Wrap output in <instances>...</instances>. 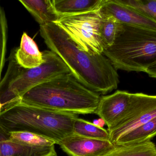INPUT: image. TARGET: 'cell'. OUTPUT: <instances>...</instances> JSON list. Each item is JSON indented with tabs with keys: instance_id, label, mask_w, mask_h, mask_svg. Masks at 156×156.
I'll return each mask as SVG.
<instances>
[{
	"instance_id": "cell-1",
	"label": "cell",
	"mask_w": 156,
	"mask_h": 156,
	"mask_svg": "<svg viewBox=\"0 0 156 156\" xmlns=\"http://www.w3.org/2000/svg\"><path fill=\"white\" fill-rule=\"evenodd\" d=\"M40 33L47 46L62 60L81 84L100 95L117 89V70L103 54L82 49L56 23L40 26Z\"/></svg>"
},
{
	"instance_id": "cell-2",
	"label": "cell",
	"mask_w": 156,
	"mask_h": 156,
	"mask_svg": "<svg viewBox=\"0 0 156 156\" xmlns=\"http://www.w3.org/2000/svg\"><path fill=\"white\" fill-rule=\"evenodd\" d=\"M100 94L81 84L71 73L60 75L26 93L21 101L26 104L71 114H94Z\"/></svg>"
},
{
	"instance_id": "cell-3",
	"label": "cell",
	"mask_w": 156,
	"mask_h": 156,
	"mask_svg": "<svg viewBox=\"0 0 156 156\" xmlns=\"http://www.w3.org/2000/svg\"><path fill=\"white\" fill-rule=\"evenodd\" d=\"M78 115L29 105L21 101L0 113V126L8 132H25L51 139L58 145L74 134Z\"/></svg>"
},
{
	"instance_id": "cell-4",
	"label": "cell",
	"mask_w": 156,
	"mask_h": 156,
	"mask_svg": "<svg viewBox=\"0 0 156 156\" xmlns=\"http://www.w3.org/2000/svg\"><path fill=\"white\" fill-rule=\"evenodd\" d=\"M103 54L116 70L145 72L156 63V30L121 24L114 43Z\"/></svg>"
},
{
	"instance_id": "cell-5",
	"label": "cell",
	"mask_w": 156,
	"mask_h": 156,
	"mask_svg": "<svg viewBox=\"0 0 156 156\" xmlns=\"http://www.w3.org/2000/svg\"><path fill=\"white\" fill-rule=\"evenodd\" d=\"M16 48L8 57V68L0 82V103L2 110L21 101L34 87L60 75L70 73L62 60L51 50L43 51L44 62L38 67L25 69L16 62Z\"/></svg>"
},
{
	"instance_id": "cell-6",
	"label": "cell",
	"mask_w": 156,
	"mask_h": 156,
	"mask_svg": "<svg viewBox=\"0 0 156 156\" xmlns=\"http://www.w3.org/2000/svg\"><path fill=\"white\" fill-rule=\"evenodd\" d=\"M100 9L60 16L56 24L69 34L82 49L87 52L103 54L104 48L100 34L102 15Z\"/></svg>"
},
{
	"instance_id": "cell-7",
	"label": "cell",
	"mask_w": 156,
	"mask_h": 156,
	"mask_svg": "<svg viewBox=\"0 0 156 156\" xmlns=\"http://www.w3.org/2000/svg\"><path fill=\"white\" fill-rule=\"evenodd\" d=\"M156 117V95L133 93V105L126 117L108 131L113 144L121 137Z\"/></svg>"
},
{
	"instance_id": "cell-8",
	"label": "cell",
	"mask_w": 156,
	"mask_h": 156,
	"mask_svg": "<svg viewBox=\"0 0 156 156\" xmlns=\"http://www.w3.org/2000/svg\"><path fill=\"white\" fill-rule=\"evenodd\" d=\"M133 93L117 90L101 97L94 114L104 120L110 131L117 126L128 114L133 105Z\"/></svg>"
},
{
	"instance_id": "cell-9",
	"label": "cell",
	"mask_w": 156,
	"mask_h": 156,
	"mask_svg": "<svg viewBox=\"0 0 156 156\" xmlns=\"http://www.w3.org/2000/svg\"><path fill=\"white\" fill-rule=\"evenodd\" d=\"M69 156H104L115 148L109 140L93 139L74 134L58 144Z\"/></svg>"
},
{
	"instance_id": "cell-10",
	"label": "cell",
	"mask_w": 156,
	"mask_h": 156,
	"mask_svg": "<svg viewBox=\"0 0 156 156\" xmlns=\"http://www.w3.org/2000/svg\"><path fill=\"white\" fill-rule=\"evenodd\" d=\"M103 16H111L121 24L156 30V22L118 0H104L100 9Z\"/></svg>"
},
{
	"instance_id": "cell-11",
	"label": "cell",
	"mask_w": 156,
	"mask_h": 156,
	"mask_svg": "<svg viewBox=\"0 0 156 156\" xmlns=\"http://www.w3.org/2000/svg\"><path fill=\"white\" fill-rule=\"evenodd\" d=\"M0 156H57V154L55 145L32 146L16 142L0 126Z\"/></svg>"
},
{
	"instance_id": "cell-12",
	"label": "cell",
	"mask_w": 156,
	"mask_h": 156,
	"mask_svg": "<svg viewBox=\"0 0 156 156\" xmlns=\"http://www.w3.org/2000/svg\"><path fill=\"white\" fill-rule=\"evenodd\" d=\"M15 58L17 63L25 69L38 67L44 61L43 53L34 40L26 32L22 35L20 46L16 48Z\"/></svg>"
},
{
	"instance_id": "cell-13",
	"label": "cell",
	"mask_w": 156,
	"mask_h": 156,
	"mask_svg": "<svg viewBox=\"0 0 156 156\" xmlns=\"http://www.w3.org/2000/svg\"><path fill=\"white\" fill-rule=\"evenodd\" d=\"M40 26L57 23L60 16L55 10L53 0H19Z\"/></svg>"
},
{
	"instance_id": "cell-14",
	"label": "cell",
	"mask_w": 156,
	"mask_h": 156,
	"mask_svg": "<svg viewBox=\"0 0 156 156\" xmlns=\"http://www.w3.org/2000/svg\"><path fill=\"white\" fill-rule=\"evenodd\" d=\"M104 0H53L56 12L60 16L88 13L101 8Z\"/></svg>"
},
{
	"instance_id": "cell-15",
	"label": "cell",
	"mask_w": 156,
	"mask_h": 156,
	"mask_svg": "<svg viewBox=\"0 0 156 156\" xmlns=\"http://www.w3.org/2000/svg\"><path fill=\"white\" fill-rule=\"evenodd\" d=\"M156 136V117L118 139L115 146L137 144L149 142Z\"/></svg>"
},
{
	"instance_id": "cell-16",
	"label": "cell",
	"mask_w": 156,
	"mask_h": 156,
	"mask_svg": "<svg viewBox=\"0 0 156 156\" xmlns=\"http://www.w3.org/2000/svg\"><path fill=\"white\" fill-rule=\"evenodd\" d=\"M104 156H156V146L149 141L137 144L115 146Z\"/></svg>"
},
{
	"instance_id": "cell-17",
	"label": "cell",
	"mask_w": 156,
	"mask_h": 156,
	"mask_svg": "<svg viewBox=\"0 0 156 156\" xmlns=\"http://www.w3.org/2000/svg\"><path fill=\"white\" fill-rule=\"evenodd\" d=\"M73 130L74 134L80 136L110 141V135L107 130L79 117L75 120Z\"/></svg>"
},
{
	"instance_id": "cell-18",
	"label": "cell",
	"mask_w": 156,
	"mask_h": 156,
	"mask_svg": "<svg viewBox=\"0 0 156 156\" xmlns=\"http://www.w3.org/2000/svg\"><path fill=\"white\" fill-rule=\"evenodd\" d=\"M121 24L113 16L102 15L100 34L104 49L112 45Z\"/></svg>"
},
{
	"instance_id": "cell-19",
	"label": "cell",
	"mask_w": 156,
	"mask_h": 156,
	"mask_svg": "<svg viewBox=\"0 0 156 156\" xmlns=\"http://www.w3.org/2000/svg\"><path fill=\"white\" fill-rule=\"evenodd\" d=\"M10 137L18 143L36 147L51 146L56 144L55 142L44 136L25 132H9Z\"/></svg>"
},
{
	"instance_id": "cell-20",
	"label": "cell",
	"mask_w": 156,
	"mask_h": 156,
	"mask_svg": "<svg viewBox=\"0 0 156 156\" xmlns=\"http://www.w3.org/2000/svg\"><path fill=\"white\" fill-rule=\"evenodd\" d=\"M156 22V0H118Z\"/></svg>"
},
{
	"instance_id": "cell-21",
	"label": "cell",
	"mask_w": 156,
	"mask_h": 156,
	"mask_svg": "<svg viewBox=\"0 0 156 156\" xmlns=\"http://www.w3.org/2000/svg\"><path fill=\"white\" fill-rule=\"evenodd\" d=\"M8 38V24L3 7L0 4V82L5 63Z\"/></svg>"
},
{
	"instance_id": "cell-22",
	"label": "cell",
	"mask_w": 156,
	"mask_h": 156,
	"mask_svg": "<svg viewBox=\"0 0 156 156\" xmlns=\"http://www.w3.org/2000/svg\"><path fill=\"white\" fill-rule=\"evenodd\" d=\"M145 73H146L150 78L156 79V63L149 67Z\"/></svg>"
},
{
	"instance_id": "cell-23",
	"label": "cell",
	"mask_w": 156,
	"mask_h": 156,
	"mask_svg": "<svg viewBox=\"0 0 156 156\" xmlns=\"http://www.w3.org/2000/svg\"><path fill=\"white\" fill-rule=\"evenodd\" d=\"M93 123L96 125V126L101 127V128H103V126L106 124L104 120L101 118L94 120L93 122Z\"/></svg>"
},
{
	"instance_id": "cell-24",
	"label": "cell",
	"mask_w": 156,
	"mask_h": 156,
	"mask_svg": "<svg viewBox=\"0 0 156 156\" xmlns=\"http://www.w3.org/2000/svg\"><path fill=\"white\" fill-rule=\"evenodd\" d=\"M2 104L0 103V113H1V112L2 111Z\"/></svg>"
}]
</instances>
